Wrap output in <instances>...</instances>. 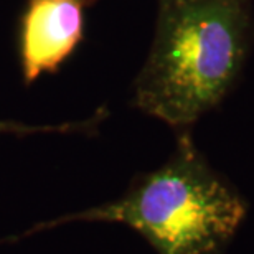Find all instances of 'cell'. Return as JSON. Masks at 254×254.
I'll return each mask as SVG.
<instances>
[{
    "label": "cell",
    "instance_id": "cell-1",
    "mask_svg": "<svg viewBox=\"0 0 254 254\" xmlns=\"http://www.w3.org/2000/svg\"><path fill=\"white\" fill-rule=\"evenodd\" d=\"M251 0H159L134 104L179 132L216 108L245 63Z\"/></svg>",
    "mask_w": 254,
    "mask_h": 254
},
{
    "label": "cell",
    "instance_id": "cell-2",
    "mask_svg": "<svg viewBox=\"0 0 254 254\" xmlns=\"http://www.w3.org/2000/svg\"><path fill=\"white\" fill-rule=\"evenodd\" d=\"M246 215L245 198L213 170L185 130L165 164L137 177L123 196L37 223L0 245L66 223L101 221L134 230L157 254H221Z\"/></svg>",
    "mask_w": 254,
    "mask_h": 254
},
{
    "label": "cell",
    "instance_id": "cell-3",
    "mask_svg": "<svg viewBox=\"0 0 254 254\" xmlns=\"http://www.w3.org/2000/svg\"><path fill=\"white\" fill-rule=\"evenodd\" d=\"M96 0H27L18 23L25 84L62 66L84 37L86 8Z\"/></svg>",
    "mask_w": 254,
    "mask_h": 254
},
{
    "label": "cell",
    "instance_id": "cell-4",
    "mask_svg": "<svg viewBox=\"0 0 254 254\" xmlns=\"http://www.w3.org/2000/svg\"><path fill=\"white\" fill-rule=\"evenodd\" d=\"M98 118L79 121V123H66V124H25L20 121L0 119V137L3 135H35V134H76V132H91L98 124Z\"/></svg>",
    "mask_w": 254,
    "mask_h": 254
}]
</instances>
